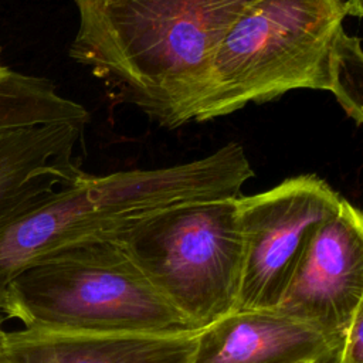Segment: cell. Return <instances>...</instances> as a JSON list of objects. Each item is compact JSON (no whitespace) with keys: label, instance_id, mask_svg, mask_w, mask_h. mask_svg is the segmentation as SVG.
<instances>
[{"label":"cell","instance_id":"obj_1","mask_svg":"<svg viewBox=\"0 0 363 363\" xmlns=\"http://www.w3.org/2000/svg\"><path fill=\"white\" fill-rule=\"evenodd\" d=\"M257 0H74L69 57L167 129L193 122L214 55Z\"/></svg>","mask_w":363,"mask_h":363},{"label":"cell","instance_id":"obj_6","mask_svg":"<svg viewBox=\"0 0 363 363\" xmlns=\"http://www.w3.org/2000/svg\"><path fill=\"white\" fill-rule=\"evenodd\" d=\"M342 199L326 180L312 173L235 199L244 250L235 311L277 308L311 235L336 213Z\"/></svg>","mask_w":363,"mask_h":363},{"label":"cell","instance_id":"obj_14","mask_svg":"<svg viewBox=\"0 0 363 363\" xmlns=\"http://www.w3.org/2000/svg\"><path fill=\"white\" fill-rule=\"evenodd\" d=\"M4 332H6V330H3V328H1V319H0V343H1V340H3Z\"/></svg>","mask_w":363,"mask_h":363},{"label":"cell","instance_id":"obj_2","mask_svg":"<svg viewBox=\"0 0 363 363\" xmlns=\"http://www.w3.org/2000/svg\"><path fill=\"white\" fill-rule=\"evenodd\" d=\"M346 17V0H257L220 44L193 122L315 89L330 92L360 126L363 54Z\"/></svg>","mask_w":363,"mask_h":363},{"label":"cell","instance_id":"obj_8","mask_svg":"<svg viewBox=\"0 0 363 363\" xmlns=\"http://www.w3.org/2000/svg\"><path fill=\"white\" fill-rule=\"evenodd\" d=\"M339 339L271 311H234L197 333L193 363H313Z\"/></svg>","mask_w":363,"mask_h":363},{"label":"cell","instance_id":"obj_11","mask_svg":"<svg viewBox=\"0 0 363 363\" xmlns=\"http://www.w3.org/2000/svg\"><path fill=\"white\" fill-rule=\"evenodd\" d=\"M346 7H347V14L352 17H360L363 13L362 0H346Z\"/></svg>","mask_w":363,"mask_h":363},{"label":"cell","instance_id":"obj_5","mask_svg":"<svg viewBox=\"0 0 363 363\" xmlns=\"http://www.w3.org/2000/svg\"><path fill=\"white\" fill-rule=\"evenodd\" d=\"M89 112L43 77L7 71L0 85V218L77 180Z\"/></svg>","mask_w":363,"mask_h":363},{"label":"cell","instance_id":"obj_12","mask_svg":"<svg viewBox=\"0 0 363 363\" xmlns=\"http://www.w3.org/2000/svg\"><path fill=\"white\" fill-rule=\"evenodd\" d=\"M339 345V343H337ZM313 363H339V354H337V346L316 359Z\"/></svg>","mask_w":363,"mask_h":363},{"label":"cell","instance_id":"obj_9","mask_svg":"<svg viewBox=\"0 0 363 363\" xmlns=\"http://www.w3.org/2000/svg\"><path fill=\"white\" fill-rule=\"evenodd\" d=\"M197 333H78L24 328L4 332L0 363H193Z\"/></svg>","mask_w":363,"mask_h":363},{"label":"cell","instance_id":"obj_13","mask_svg":"<svg viewBox=\"0 0 363 363\" xmlns=\"http://www.w3.org/2000/svg\"><path fill=\"white\" fill-rule=\"evenodd\" d=\"M7 71H9V68H6V67H3V65L0 64V85H1V82H3V79H4V77H6V74H7Z\"/></svg>","mask_w":363,"mask_h":363},{"label":"cell","instance_id":"obj_7","mask_svg":"<svg viewBox=\"0 0 363 363\" xmlns=\"http://www.w3.org/2000/svg\"><path fill=\"white\" fill-rule=\"evenodd\" d=\"M363 308V216L342 199L316 227L275 311L340 339Z\"/></svg>","mask_w":363,"mask_h":363},{"label":"cell","instance_id":"obj_10","mask_svg":"<svg viewBox=\"0 0 363 363\" xmlns=\"http://www.w3.org/2000/svg\"><path fill=\"white\" fill-rule=\"evenodd\" d=\"M339 363H363V308H360L340 335Z\"/></svg>","mask_w":363,"mask_h":363},{"label":"cell","instance_id":"obj_3","mask_svg":"<svg viewBox=\"0 0 363 363\" xmlns=\"http://www.w3.org/2000/svg\"><path fill=\"white\" fill-rule=\"evenodd\" d=\"M0 313L24 328L78 333L199 332L113 241L62 251L17 275Z\"/></svg>","mask_w":363,"mask_h":363},{"label":"cell","instance_id":"obj_4","mask_svg":"<svg viewBox=\"0 0 363 363\" xmlns=\"http://www.w3.org/2000/svg\"><path fill=\"white\" fill-rule=\"evenodd\" d=\"M235 199L166 208L113 241L197 329L237 308L244 250Z\"/></svg>","mask_w":363,"mask_h":363}]
</instances>
